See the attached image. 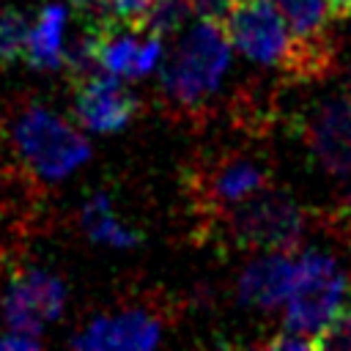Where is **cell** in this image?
<instances>
[{"instance_id":"obj_1","label":"cell","mask_w":351,"mask_h":351,"mask_svg":"<svg viewBox=\"0 0 351 351\" xmlns=\"http://www.w3.org/2000/svg\"><path fill=\"white\" fill-rule=\"evenodd\" d=\"M0 148L36 184L63 181L90 156L82 132L36 99H16L0 115Z\"/></svg>"},{"instance_id":"obj_2","label":"cell","mask_w":351,"mask_h":351,"mask_svg":"<svg viewBox=\"0 0 351 351\" xmlns=\"http://www.w3.org/2000/svg\"><path fill=\"white\" fill-rule=\"evenodd\" d=\"M219 22L230 47L244 58L274 66L296 80H321L335 66L332 38H296L271 0H230Z\"/></svg>"},{"instance_id":"obj_3","label":"cell","mask_w":351,"mask_h":351,"mask_svg":"<svg viewBox=\"0 0 351 351\" xmlns=\"http://www.w3.org/2000/svg\"><path fill=\"white\" fill-rule=\"evenodd\" d=\"M230 66V41L222 22L214 16H197L192 27L181 36L173 55L162 66L159 93L170 118L197 121L211 110L214 96Z\"/></svg>"},{"instance_id":"obj_4","label":"cell","mask_w":351,"mask_h":351,"mask_svg":"<svg viewBox=\"0 0 351 351\" xmlns=\"http://www.w3.org/2000/svg\"><path fill=\"white\" fill-rule=\"evenodd\" d=\"M310 230V211L285 189L269 184L214 219L203 239L236 252H296Z\"/></svg>"},{"instance_id":"obj_5","label":"cell","mask_w":351,"mask_h":351,"mask_svg":"<svg viewBox=\"0 0 351 351\" xmlns=\"http://www.w3.org/2000/svg\"><path fill=\"white\" fill-rule=\"evenodd\" d=\"M269 184H274L269 159L258 151L241 148L200 151L181 173V189L192 208V219L200 225V236L228 208L266 189Z\"/></svg>"},{"instance_id":"obj_6","label":"cell","mask_w":351,"mask_h":351,"mask_svg":"<svg viewBox=\"0 0 351 351\" xmlns=\"http://www.w3.org/2000/svg\"><path fill=\"white\" fill-rule=\"evenodd\" d=\"M351 282L337 261L326 252L307 250L296 255L293 282L285 299L282 329L304 335L315 343L329 329V324L348 307Z\"/></svg>"},{"instance_id":"obj_7","label":"cell","mask_w":351,"mask_h":351,"mask_svg":"<svg viewBox=\"0 0 351 351\" xmlns=\"http://www.w3.org/2000/svg\"><path fill=\"white\" fill-rule=\"evenodd\" d=\"M63 304L66 285L58 274L19 263L5 280V291L0 296V315L5 329L38 335L49 321L60 315Z\"/></svg>"},{"instance_id":"obj_8","label":"cell","mask_w":351,"mask_h":351,"mask_svg":"<svg viewBox=\"0 0 351 351\" xmlns=\"http://www.w3.org/2000/svg\"><path fill=\"white\" fill-rule=\"evenodd\" d=\"M170 310L165 304H132L112 315L93 318L82 332L71 337L74 348H151L162 340Z\"/></svg>"},{"instance_id":"obj_9","label":"cell","mask_w":351,"mask_h":351,"mask_svg":"<svg viewBox=\"0 0 351 351\" xmlns=\"http://www.w3.org/2000/svg\"><path fill=\"white\" fill-rule=\"evenodd\" d=\"M140 110L134 93L112 74H88L74 82V118L88 132H121L126 129Z\"/></svg>"},{"instance_id":"obj_10","label":"cell","mask_w":351,"mask_h":351,"mask_svg":"<svg viewBox=\"0 0 351 351\" xmlns=\"http://www.w3.org/2000/svg\"><path fill=\"white\" fill-rule=\"evenodd\" d=\"M302 137L329 176H351V99L332 96L321 101Z\"/></svg>"},{"instance_id":"obj_11","label":"cell","mask_w":351,"mask_h":351,"mask_svg":"<svg viewBox=\"0 0 351 351\" xmlns=\"http://www.w3.org/2000/svg\"><path fill=\"white\" fill-rule=\"evenodd\" d=\"M293 266L296 258L291 252H261L239 274V302L263 313L282 307L293 282Z\"/></svg>"},{"instance_id":"obj_12","label":"cell","mask_w":351,"mask_h":351,"mask_svg":"<svg viewBox=\"0 0 351 351\" xmlns=\"http://www.w3.org/2000/svg\"><path fill=\"white\" fill-rule=\"evenodd\" d=\"M162 55L165 44L159 33L143 30L140 38L134 30H110L99 44V69L121 80H137L154 71L162 63Z\"/></svg>"},{"instance_id":"obj_13","label":"cell","mask_w":351,"mask_h":351,"mask_svg":"<svg viewBox=\"0 0 351 351\" xmlns=\"http://www.w3.org/2000/svg\"><path fill=\"white\" fill-rule=\"evenodd\" d=\"M63 27H66V8L60 3H49L38 11L36 22L27 30L25 44V63L38 71L60 69L63 63Z\"/></svg>"},{"instance_id":"obj_14","label":"cell","mask_w":351,"mask_h":351,"mask_svg":"<svg viewBox=\"0 0 351 351\" xmlns=\"http://www.w3.org/2000/svg\"><path fill=\"white\" fill-rule=\"evenodd\" d=\"M80 219H82V230L90 241L96 244H107V247H134L140 241V233L121 225L118 222V214L112 211V203L104 192H96L85 200L82 211H80Z\"/></svg>"},{"instance_id":"obj_15","label":"cell","mask_w":351,"mask_h":351,"mask_svg":"<svg viewBox=\"0 0 351 351\" xmlns=\"http://www.w3.org/2000/svg\"><path fill=\"white\" fill-rule=\"evenodd\" d=\"M271 5L280 11L291 33L302 41L329 38L326 27L335 19L329 0H271Z\"/></svg>"},{"instance_id":"obj_16","label":"cell","mask_w":351,"mask_h":351,"mask_svg":"<svg viewBox=\"0 0 351 351\" xmlns=\"http://www.w3.org/2000/svg\"><path fill=\"white\" fill-rule=\"evenodd\" d=\"M27 14L11 5L0 8V66H14L16 60L25 58V44H27Z\"/></svg>"},{"instance_id":"obj_17","label":"cell","mask_w":351,"mask_h":351,"mask_svg":"<svg viewBox=\"0 0 351 351\" xmlns=\"http://www.w3.org/2000/svg\"><path fill=\"white\" fill-rule=\"evenodd\" d=\"M156 3L159 0H107V11L115 27L143 33Z\"/></svg>"},{"instance_id":"obj_18","label":"cell","mask_w":351,"mask_h":351,"mask_svg":"<svg viewBox=\"0 0 351 351\" xmlns=\"http://www.w3.org/2000/svg\"><path fill=\"white\" fill-rule=\"evenodd\" d=\"M266 348H274V351H288V348H296V351H313L315 343L304 335H296V332H288V329H277L266 343Z\"/></svg>"},{"instance_id":"obj_19","label":"cell","mask_w":351,"mask_h":351,"mask_svg":"<svg viewBox=\"0 0 351 351\" xmlns=\"http://www.w3.org/2000/svg\"><path fill=\"white\" fill-rule=\"evenodd\" d=\"M41 337L33 332H16V329H5L0 335V348H11V351H22V348H38Z\"/></svg>"},{"instance_id":"obj_20","label":"cell","mask_w":351,"mask_h":351,"mask_svg":"<svg viewBox=\"0 0 351 351\" xmlns=\"http://www.w3.org/2000/svg\"><path fill=\"white\" fill-rule=\"evenodd\" d=\"M335 225H337V230L340 233H346L348 228H351V189H348V197H346V203L337 208V214H335V219H332Z\"/></svg>"},{"instance_id":"obj_21","label":"cell","mask_w":351,"mask_h":351,"mask_svg":"<svg viewBox=\"0 0 351 351\" xmlns=\"http://www.w3.org/2000/svg\"><path fill=\"white\" fill-rule=\"evenodd\" d=\"M335 19H351V0H329Z\"/></svg>"},{"instance_id":"obj_22","label":"cell","mask_w":351,"mask_h":351,"mask_svg":"<svg viewBox=\"0 0 351 351\" xmlns=\"http://www.w3.org/2000/svg\"><path fill=\"white\" fill-rule=\"evenodd\" d=\"M343 236H348V239H351V228H348V230H346V233H343Z\"/></svg>"},{"instance_id":"obj_23","label":"cell","mask_w":351,"mask_h":351,"mask_svg":"<svg viewBox=\"0 0 351 351\" xmlns=\"http://www.w3.org/2000/svg\"><path fill=\"white\" fill-rule=\"evenodd\" d=\"M189 3H192V8H195V0H189Z\"/></svg>"}]
</instances>
